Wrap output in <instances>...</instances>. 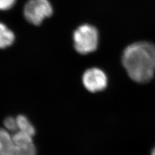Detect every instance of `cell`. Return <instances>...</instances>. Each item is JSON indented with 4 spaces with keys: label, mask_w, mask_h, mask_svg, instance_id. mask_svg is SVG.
I'll list each match as a JSON object with an SVG mask.
<instances>
[{
    "label": "cell",
    "mask_w": 155,
    "mask_h": 155,
    "mask_svg": "<svg viewBox=\"0 0 155 155\" xmlns=\"http://www.w3.org/2000/svg\"><path fill=\"white\" fill-rule=\"evenodd\" d=\"M122 64L129 76L138 83H146L155 73V45L146 41L134 43L124 51Z\"/></svg>",
    "instance_id": "obj_1"
},
{
    "label": "cell",
    "mask_w": 155,
    "mask_h": 155,
    "mask_svg": "<svg viewBox=\"0 0 155 155\" xmlns=\"http://www.w3.org/2000/svg\"><path fill=\"white\" fill-rule=\"evenodd\" d=\"M98 30L89 24L80 25L73 33L74 47L81 54H87L95 51L98 45Z\"/></svg>",
    "instance_id": "obj_2"
},
{
    "label": "cell",
    "mask_w": 155,
    "mask_h": 155,
    "mask_svg": "<svg viewBox=\"0 0 155 155\" xmlns=\"http://www.w3.org/2000/svg\"><path fill=\"white\" fill-rule=\"evenodd\" d=\"M53 8L48 0H28L23 8V16L34 25H40L52 15Z\"/></svg>",
    "instance_id": "obj_3"
},
{
    "label": "cell",
    "mask_w": 155,
    "mask_h": 155,
    "mask_svg": "<svg viewBox=\"0 0 155 155\" xmlns=\"http://www.w3.org/2000/svg\"><path fill=\"white\" fill-rule=\"evenodd\" d=\"M82 81L87 90L91 93H96L106 88L108 80L102 70L93 67L85 71L82 76Z\"/></svg>",
    "instance_id": "obj_4"
},
{
    "label": "cell",
    "mask_w": 155,
    "mask_h": 155,
    "mask_svg": "<svg viewBox=\"0 0 155 155\" xmlns=\"http://www.w3.org/2000/svg\"><path fill=\"white\" fill-rule=\"evenodd\" d=\"M15 35L2 22H0V48L11 47L15 41Z\"/></svg>",
    "instance_id": "obj_5"
},
{
    "label": "cell",
    "mask_w": 155,
    "mask_h": 155,
    "mask_svg": "<svg viewBox=\"0 0 155 155\" xmlns=\"http://www.w3.org/2000/svg\"><path fill=\"white\" fill-rule=\"evenodd\" d=\"M7 155H36V149L33 142L25 144H14Z\"/></svg>",
    "instance_id": "obj_6"
},
{
    "label": "cell",
    "mask_w": 155,
    "mask_h": 155,
    "mask_svg": "<svg viewBox=\"0 0 155 155\" xmlns=\"http://www.w3.org/2000/svg\"><path fill=\"white\" fill-rule=\"evenodd\" d=\"M12 145V136L7 129L0 128V155H7Z\"/></svg>",
    "instance_id": "obj_7"
},
{
    "label": "cell",
    "mask_w": 155,
    "mask_h": 155,
    "mask_svg": "<svg viewBox=\"0 0 155 155\" xmlns=\"http://www.w3.org/2000/svg\"><path fill=\"white\" fill-rule=\"evenodd\" d=\"M16 118L18 126V131H20L31 135V137H33L35 134L36 131L35 127L25 116L20 114L18 115Z\"/></svg>",
    "instance_id": "obj_8"
},
{
    "label": "cell",
    "mask_w": 155,
    "mask_h": 155,
    "mask_svg": "<svg viewBox=\"0 0 155 155\" xmlns=\"http://www.w3.org/2000/svg\"><path fill=\"white\" fill-rule=\"evenodd\" d=\"M5 128L7 129L8 131L11 132H17L18 131V126L16 118L12 117V116H8L4 120L3 122Z\"/></svg>",
    "instance_id": "obj_9"
},
{
    "label": "cell",
    "mask_w": 155,
    "mask_h": 155,
    "mask_svg": "<svg viewBox=\"0 0 155 155\" xmlns=\"http://www.w3.org/2000/svg\"><path fill=\"white\" fill-rule=\"evenodd\" d=\"M17 0H0V11H5L12 8Z\"/></svg>",
    "instance_id": "obj_10"
},
{
    "label": "cell",
    "mask_w": 155,
    "mask_h": 155,
    "mask_svg": "<svg viewBox=\"0 0 155 155\" xmlns=\"http://www.w3.org/2000/svg\"><path fill=\"white\" fill-rule=\"evenodd\" d=\"M151 155H155V148L153 149V151H152V153H151Z\"/></svg>",
    "instance_id": "obj_11"
}]
</instances>
